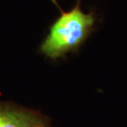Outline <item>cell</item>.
Instances as JSON below:
<instances>
[{"label": "cell", "mask_w": 127, "mask_h": 127, "mask_svg": "<svg viewBox=\"0 0 127 127\" xmlns=\"http://www.w3.org/2000/svg\"><path fill=\"white\" fill-rule=\"evenodd\" d=\"M0 127H45L29 114L16 111L0 110Z\"/></svg>", "instance_id": "obj_2"}, {"label": "cell", "mask_w": 127, "mask_h": 127, "mask_svg": "<svg viewBox=\"0 0 127 127\" xmlns=\"http://www.w3.org/2000/svg\"><path fill=\"white\" fill-rule=\"evenodd\" d=\"M54 2L61 13L50 26L40 50L46 57L56 60L79 48L93 32L96 19L93 12L81 9L80 0L68 12L63 11L55 0Z\"/></svg>", "instance_id": "obj_1"}]
</instances>
